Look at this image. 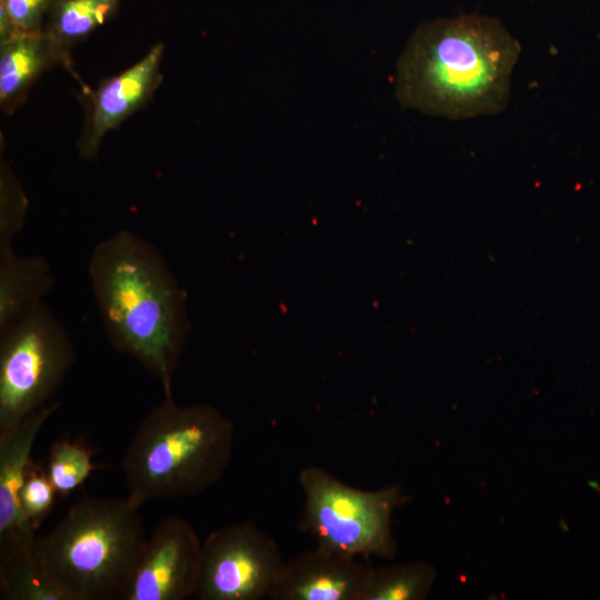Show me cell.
Returning a JSON list of instances; mask_svg holds the SVG:
<instances>
[{
	"label": "cell",
	"mask_w": 600,
	"mask_h": 600,
	"mask_svg": "<svg viewBox=\"0 0 600 600\" xmlns=\"http://www.w3.org/2000/svg\"><path fill=\"white\" fill-rule=\"evenodd\" d=\"M56 0H0L19 31L38 32L43 29L48 12Z\"/></svg>",
	"instance_id": "ffe728a7"
},
{
	"label": "cell",
	"mask_w": 600,
	"mask_h": 600,
	"mask_svg": "<svg viewBox=\"0 0 600 600\" xmlns=\"http://www.w3.org/2000/svg\"><path fill=\"white\" fill-rule=\"evenodd\" d=\"M202 543L179 517L161 521L146 540L121 599L183 600L194 596Z\"/></svg>",
	"instance_id": "ba28073f"
},
{
	"label": "cell",
	"mask_w": 600,
	"mask_h": 600,
	"mask_svg": "<svg viewBox=\"0 0 600 600\" xmlns=\"http://www.w3.org/2000/svg\"><path fill=\"white\" fill-rule=\"evenodd\" d=\"M0 598L9 600H70L36 553L34 547L1 549Z\"/></svg>",
	"instance_id": "9a60e30c"
},
{
	"label": "cell",
	"mask_w": 600,
	"mask_h": 600,
	"mask_svg": "<svg viewBox=\"0 0 600 600\" xmlns=\"http://www.w3.org/2000/svg\"><path fill=\"white\" fill-rule=\"evenodd\" d=\"M436 576L434 567L422 561L371 567L361 600H423Z\"/></svg>",
	"instance_id": "2e32d148"
},
{
	"label": "cell",
	"mask_w": 600,
	"mask_h": 600,
	"mask_svg": "<svg viewBox=\"0 0 600 600\" xmlns=\"http://www.w3.org/2000/svg\"><path fill=\"white\" fill-rule=\"evenodd\" d=\"M232 422L210 404L180 406L164 398L139 423L122 458L128 499L190 497L213 487L233 448Z\"/></svg>",
	"instance_id": "3957f363"
},
{
	"label": "cell",
	"mask_w": 600,
	"mask_h": 600,
	"mask_svg": "<svg viewBox=\"0 0 600 600\" xmlns=\"http://www.w3.org/2000/svg\"><path fill=\"white\" fill-rule=\"evenodd\" d=\"M64 60L43 30L18 31L0 41V109L13 114L28 99L33 86Z\"/></svg>",
	"instance_id": "7c38bea8"
},
{
	"label": "cell",
	"mask_w": 600,
	"mask_h": 600,
	"mask_svg": "<svg viewBox=\"0 0 600 600\" xmlns=\"http://www.w3.org/2000/svg\"><path fill=\"white\" fill-rule=\"evenodd\" d=\"M96 469L92 452L83 444L58 440L50 447L46 473L57 494L67 497Z\"/></svg>",
	"instance_id": "e0dca14e"
},
{
	"label": "cell",
	"mask_w": 600,
	"mask_h": 600,
	"mask_svg": "<svg viewBox=\"0 0 600 600\" xmlns=\"http://www.w3.org/2000/svg\"><path fill=\"white\" fill-rule=\"evenodd\" d=\"M298 482L303 493L298 530L317 547L353 558H394L392 514L408 501L399 486L362 490L316 466L301 469Z\"/></svg>",
	"instance_id": "5b68a950"
},
{
	"label": "cell",
	"mask_w": 600,
	"mask_h": 600,
	"mask_svg": "<svg viewBox=\"0 0 600 600\" xmlns=\"http://www.w3.org/2000/svg\"><path fill=\"white\" fill-rule=\"evenodd\" d=\"M28 198L21 182L8 161L0 160V247L12 246L14 237L22 230Z\"/></svg>",
	"instance_id": "ac0fdd59"
},
{
	"label": "cell",
	"mask_w": 600,
	"mask_h": 600,
	"mask_svg": "<svg viewBox=\"0 0 600 600\" xmlns=\"http://www.w3.org/2000/svg\"><path fill=\"white\" fill-rule=\"evenodd\" d=\"M283 563L274 539L254 523L223 526L202 542L194 597L199 600L269 598Z\"/></svg>",
	"instance_id": "52a82bcc"
},
{
	"label": "cell",
	"mask_w": 600,
	"mask_h": 600,
	"mask_svg": "<svg viewBox=\"0 0 600 600\" xmlns=\"http://www.w3.org/2000/svg\"><path fill=\"white\" fill-rule=\"evenodd\" d=\"M56 494L46 470L31 462L20 491V504L26 519L34 528L51 511Z\"/></svg>",
	"instance_id": "d6986e66"
},
{
	"label": "cell",
	"mask_w": 600,
	"mask_h": 600,
	"mask_svg": "<svg viewBox=\"0 0 600 600\" xmlns=\"http://www.w3.org/2000/svg\"><path fill=\"white\" fill-rule=\"evenodd\" d=\"M60 408L47 403L14 428L0 433V546L34 547V527L26 519L20 491L31 461V450L44 423Z\"/></svg>",
	"instance_id": "8fae6325"
},
{
	"label": "cell",
	"mask_w": 600,
	"mask_h": 600,
	"mask_svg": "<svg viewBox=\"0 0 600 600\" xmlns=\"http://www.w3.org/2000/svg\"><path fill=\"white\" fill-rule=\"evenodd\" d=\"M124 0H56L50 8L43 32L72 72V50L93 31L112 19Z\"/></svg>",
	"instance_id": "5bb4252c"
},
{
	"label": "cell",
	"mask_w": 600,
	"mask_h": 600,
	"mask_svg": "<svg viewBox=\"0 0 600 600\" xmlns=\"http://www.w3.org/2000/svg\"><path fill=\"white\" fill-rule=\"evenodd\" d=\"M139 508L126 499L84 498L36 553L70 600L121 599L146 542Z\"/></svg>",
	"instance_id": "277c9868"
},
{
	"label": "cell",
	"mask_w": 600,
	"mask_h": 600,
	"mask_svg": "<svg viewBox=\"0 0 600 600\" xmlns=\"http://www.w3.org/2000/svg\"><path fill=\"white\" fill-rule=\"evenodd\" d=\"M106 333L172 398V379L189 332L186 297L160 251L121 230L100 241L88 266Z\"/></svg>",
	"instance_id": "7a4b0ae2"
},
{
	"label": "cell",
	"mask_w": 600,
	"mask_h": 600,
	"mask_svg": "<svg viewBox=\"0 0 600 600\" xmlns=\"http://www.w3.org/2000/svg\"><path fill=\"white\" fill-rule=\"evenodd\" d=\"M521 46L503 23L478 13L420 24L399 56L400 104L450 120L501 112Z\"/></svg>",
	"instance_id": "6da1fadb"
},
{
	"label": "cell",
	"mask_w": 600,
	"mask_h": 600,
	"mask_svg": "<svg viewBox=\"0 0 600 600\" xmlns=\"http://www.w3.org/2000/svg\"><path fill=\"white\" fill-rule=\"evenodd\" d=\"M74 358L67 329L43 302L0 332V433L48 403Z\"/></svg>",
	"instance_id": "8992f818"
},
{
	"label": "cell",
	"mask_w": 600,
	"mask_h": 600,
	"mask_svg": "<svg viewBox=\"0 0 600 600\" xmlns=\"http://www.w3.org/2000/svg\"><path fill=\"white\" fill-rule=\"evenodd\" d=\"M52 286L53 273L44 258L0 247V332L42 303Z\"/></svg>",
	"instance_id": "4fadbf2b"
},
{
	"label": "cell",
	"mask_w": 600,
	"mask_h": 600,
	"mask_svg": "<svg viewBox=\"0 0 600 600\" xmlns=\"http://www.w3.org/2000/svg\"><path fill=\"white\" fill-rule=\"evenodd\" d=\"M370 569L359 558L316 546L284 560L269 599L361 600Z\"/></svg>",
	"instance_id": "30bf717a"
},
{
	"label": "cell",
	"mask_w": 600,
	"mask_h": 600,
	"mask_svg": "<svg viewBox=\"0 0 600 600\" xmlns=\"http://www.w3.org/2000/svg\"><path fill=\"white\" fill-rule=\"evenodd\" d=\"M164 44L158 42L137 62L102 79L96 88L82 86L79 100L84 118L76 149L81 159L98 157L107 133L146 107L163 81Z\"/></svg>",
	"instance_id": "9c48e42d"
}]
</instances>
